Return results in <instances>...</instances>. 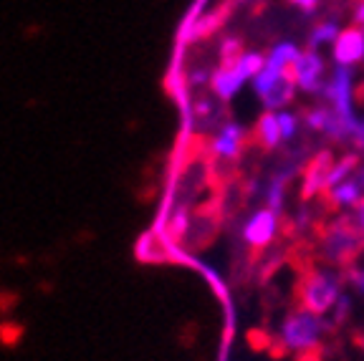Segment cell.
<instances>
[{
	"mask_svg": "<svg viewBox=\"0 0 364 361\" xmlns=\"http://www.w3.org/2000/svg\"><path fill=\"white\" fill-rule=\"evenodd\" d=\"M331 56L336 66H357L364 61V28L349 26L341 28L339 38L331 45Z\"/></svg>",
	"mask_w": 364,
	"mask_h": 361,
	"instance_id": "cell-10",
	"label": "cell"
},
{
	"mask_svg": "<svg viewBox=\"0 0 364 361\" xmlns=\"http://www.w3.org/2000/svg\"><path fill=\"white\" fill-rule=\"evenodd\" d=\"M344 283H347V276L339 268L306 266L299 278V286H296L299 306L316 316H329L336 301L344 293Z\"/></svg>",
	"mask_w": 364,
	"mask_h": 361,
	"instance_id": "cell-2",
	"label": "cell"
},
{
	"mask_svg": "<svg viewBox=\"0 0 364 361\" xmlns=\"http://www.w3.org/2000/svg\"><path fill=\"white\" fill-rule=\"evenodd\" d=\"M339 33H341V26L336 21H318L311 28V33H309V48H316L318 51V45H326V43L334 45Z\"/></svg>",
	"mask_w": 364,
	"mask_h": 361,
	"instance_id": "cell-15",
	"label": "cell"
},
{
	"mask_svg": "<svg viewBox=\"0 0 364 361\" xmlns=\"http://www.w3.org/2000/svg\"><path fill=\"white\" fill-rule=\"evenodd\" d=\"M299 56H301V48H299L294 41H279V43L268 51L266 66L279 68V71H291V66H294Z\"/></svg>",
	"mask_w": 364,
	"mask_h": 361,
	"instance_id": "cell-14",
	"label": "cell"
},
{
	"mask_svg": "<svg viewBox=\"0 0 364 361\" xmlns=\"http://www.w3.org/2000/svg\"><path fill=\"white\" fill-rule=\"evenodd\" d=\"M359 96L364 99V81H362V86H359Z\"/></svg>",
	"mask_w": 364,
	"mask_h": 361,
	"instance_id": "cell-21",
	"label": "cell"
},
{
	"mask_svg": "<svg viewBox=\"0 0 364 361\" xmlns=\"http://www.w3.org/2000/svg\"><path fill=\"white\" fill-rule=\"evenodd\" d=\"M263 66H266V56H261V53H256V51L240 53L233 63H225V66L213 76V91L220 96V102H230L240 91V86L248 79H253Z\"/></svg>",
	"mask_w": 364,
	"mask_h": 361,
	"instance_id": "cell-5",
	"label": "cell"
},
{
	"mask_svg": "<svg viewBox=\"0 0 364 361\" xmlns=\"http://www.w3.org/2000/svg\"><path fill=\"white\" fill-rule=\"evenodd\" d=\"M324 198L331 210H357V205L364 200V185H362V180L354 175V177H349V180L339 182L336 187H331Z\"/></svg>",
	"mask_w": 364,
	"mask_h": 361,
	"instance_id": "cell-11",
	"label": "cell"
},
{
	"mask_svg": "<svg viewBox=\"0 0 364 361\" xmlns=\"http://www.w3.org/2000/svg\"><path fill=\"white\" fill-rule=\"evenodd\" d=\"M354 220H357L359 230H362V235H364V200L357 205V210H354Z\"/></svg>",
	"mask_w": 364,
	"mask_h": 361,
	"instance_id": "cell-18",
	"label": "cell"
},
{
	"mask_svg": "<svg viewBox=\"0 0 364 361\" xmlns=\"http://www.w3.org/2000/svg\"><path fill=\"white\" fill-rule=\"evenodd\" d=\"M296 86L309 96H321L326 89V63L316 48H306L291 66Z\"/></svg>",
	"mask_w": 364,
	"mask_h": 361,
	"instance_id": "cell-6",
	"label": "cell"
},
{
	"mask_svg": "<svg viewBox=\"0 0 364 361\" xmlns=\"http://www.w3.org/2000/svg\"><path fill=\"white\" fill-rule=\"evenodd\" d=\"M316 253L324 266L347 268L357 266V260L364 253V235L359 230L354 215H336L331 220L316 225Z\"/></svg>",
	"mask_w": 364,
	"mask_h": 361,
	"instance_id": "cell-1",
	"label": "cell"
},
{
	"mask_svg": "<svg viewBox=\"0 0 364 361\" xmlns=\"http://www.w3.org/2000/svg\"><path fill=\"white\" fill-rule=\"evenodd\" d=\"M253 141H256L263 152H273V149H279L281 144H284V134H281L276 112L261 114V119H258V124H256V136H253Z\"/></svg>",
	"mask_w": 364,
	"mask_h": 361,
	"instance_id": "cell-13",
	"label": "cell"
},
{
	"mask_svg": "<svg viewBox=\"0 0 364 361\" xmlns=\"http://www.w3.org/2000/svg\"><path fill=\"white\" fill-rule=\"evenodd\" d=\"M289 6H294L304 16H316V11L321 8V0H289Z\"/></svg>",
	"mask_w": 364,
	"mask_h": 361,
	"instance_id": "cell-16",
	"label": "cell"
},
{
	"mask_svg": "<svg viewBox=\"0 0 364 361\" xmlns=\"http://www.w3.org/2000/svg\"><path fill=\"white\" fill-rule=\"evenodd\" d=\"M253 89H256L266 112H281V109H286L296 99L299 86H296L291 71H279V68L263 66L253 76Z\"/></svg>",
	"mask_w": 364,
	"mask_h": 361,
	"instance_id": "cell-4",
	"label": "cell"
},
{
	"mask_svg": "<svg viewBox=\"0 0 364 361\" xmlns=\"http://www.w3.org/2000/svg\"><path fill=\"white\" fill-rule=\"evenodd\" d=\"M352 21H354V26H359V28H364V0H357V3H354Z\"/></svg>",
	"mask_w": 364,
	"mask_h": 361,
	"instance_id": "cell-17",
	"label": "cell"
},
{
	"mask_svg": "<svg viewBox=\"0 0 364 361\" xmlns=\"http://www.w3.org/2000/svg\"><path fill=\"white\" fill-rule=\"evenodd\" d=\"M354 344H357V349L364 354V331H362V333H357V336H354Z\"/></svg>",
	"mask_w": 364,
	"mask_h": 361,
	"instance_id": "cell-20",
	"label": "cell"
},
{
	"mask_svg": "<svg viewBox=\"0 0 364 361\" xmlns=\"http://www.w3.org/2000/svg\"><path fill=\"white\" fill-rule=\"evenodd\" d=\"M359 149H364V119H362V126H359V134H357V141H354Z\"/></svg>",
	"mask_w": 364,
	"mask_h": 361,
	"instance_id": "cell-19",
	"label": "cell"
},
{
	"mask_svg": "<svg viewBox=\"0 0 364 361\" xmlns=\"http://www.w3.org/2000/svg\"><path fill=\"white\" fill-rule=\"evenodd\" d=\"M326 331H329V326H326L324 316H316V313L299 306V308L289 311L281 321L279 341L286 351H294L301 359H306L321 349Z\"/></svg>",
	"mask_w": 364,
	"mask_h": 361,
	"instance_id": "cell-3",
	"label": "cell"
},
{
	"mask_svg": "<svg viewBox=\"0 0 364 361\" xmlns=\"http://www.w3.org/2000/svg\"><path fill=\"white\" fill-rule=\"evenodd\" d=\"M245 141H248V134H245L243 126L235 124V122H228V124L218 131L213 149H215V154L220 159H238L240 152L245 149Z\"/></svg>",
	"mask_w": 364,
	"mask_h": 361,
	"instance_id": "cell-12",
	"label": "cell"
},
{
	"mask_svg": "<svg viewBox=\"0 0 364 361\" xmlns=\"http://www.w3.org/2000/svg\"><path fill=\"white\" fill-rule=\"evenodd\" d=\"M334 154L329 149H321V152L314 154L309 162H304L301 170V198L314 200L318 195H326V187H329V175L334 170Z\"/></svg>",
	"mask_w": 364,
	"mask_h": 361,
	"instance_id": "cell-9",
	"label": "cell"
},
{
	"mask_svg": "<svg viewBox=\"0 0 364 361\" xmlns=\"http://www.w3.org/2000/svg\"><path fill=\"white\" fill-rule=\"evenodd\" d=\"M281 222H279V212L271 208H261L250 215L245 220L243 227V240L250 250H266L273 245V240L279 237Z\"/></svg>",
	"mask_w": 364,
	"mask_h": 361,
	"instance_id": "cell-7",
	"label": "cell"
},
{
	"mask_svg": "<svg viewBox=\"0 0 364 361\" xmlns=\"http://www.w3.org/2000/svg\"><path fill=\"white\" fill-rule=\"evenodd\" d=\"M329 102V107L334 109L341 117H357L354 114V74L352 66H336L331 71L329 81H326V89L321 94Z\"/></svg>",
	"mask_w": 364,
	"mask_h": 361,
	"instance_id": "cell-8",
	"label": "cell"
}]
</instances>
